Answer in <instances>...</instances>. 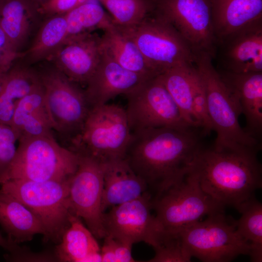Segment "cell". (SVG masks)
Listing matches in <instances>:
<instances>
[{
  "label": "cell",
  "mask_w": 262,
  "mask_h": 262,
  "mask_svg": "<svg viewBox=\"0 0 262 262\" xmlns=\"http://www.w3.org/2000/svg\"><path fill=\"white\" fill-rule=\"evenodd\" d=\"M18 139V134L10 125L0 123V143L16 142Z\"/></svg>",
  "instance_id": "40"
},
{
  "label": "cell",
  "mask_w": 262,
  "mask_h": 262,
  "mask_svg": "<svg viewBox=\"0 0 262 262\" xmlns=\"http://www.w3.org/2000/svg\"><path fill=\"white\" fill-rule=\"evenodd\" d=\"M219 69L233 72H262V20L217 40Z\"/></svg>",
  "instance_id": "15"
},
{
  "label": "cell",
  "mask_w": 262,
  "mask_h": 262,
  "mask_svg": "<svg viewBox=\"0 0 262 262\" xmlns=\"http://www.w3.org/2000/svg\"><path fill=\"white\" fill-rule=\"evenodd\" d=\"M8 259L14 261H41L50 262L57 260L55 256H52L49 254L34 253L27 251L26 249L22 250L17 254L7 256Z\"/></svg>",
  "instance_id": "37"
},
{
  "label": "cell",
  "mask_w": 262,
  "mask_h": 262,
  "mask_svg": "<svg viewBox=\"0 0 262 262\" xmlns=\"http://www.w3.org/2000/svg\"><path fill=\"white\" fill-rule=\"evenodd\" d=\"M192 257L204 262H229L249 255L250 244L238 234L235 220L224 212L207 216L178 230Z\"/></svg>",
  "instance_id": "9"
},
{
  "label": "cell",
  "mask_w": 262,
  "mask_h": 262,
  "mask_svg": "<svg viewBox=\"0 0 262 262\" xmlns=\"http://www.w3.org/2000/svg\"><path fill=\"white\" fill-rule=\"evenodd\" d=\"M104 51L124 68L152 78L158 75L148 66L132 39L115 25L104 31L101 37Z\"/></svg>",
  "instance_id": "26"
},
{
  "label": "cell",
  "mask_w": 262,
  "mask_h": 262,
  "mask_svg": "<svg viewBox=\"0 0 262 262\" xmlns=\"http://www.w3.org/2000/svg\"><path fill=\"white\" fill-rule=\"evenodd\" d=\"M235 220L237 231L251 246L249 256L253 262L262 261V204L255 197L246 203Z\"/></svg>",
  "instance_id": "30"
},
{
  "label": "cell",
  "mask_w": 262,
  "mask_h": 262,
  "mask_svg": "<svg viewBox=\"0 0 262 262\" xmlns=\"http://www.w3.org/2000/svg\"><path fill=\"white\" fill-rule=\"evenodd\" d=\"M213 60L207 54H198L194 65L204 88L209 115L216 133L213 147L257 155L261 143L240 125L242 112L239 104L214 67Z\"/></svg>",
  "instance_id": "3"
},
{
  "label": "cell",
  "mask_w": 262,
  "mask_h": 262,
  "mask_svg": "<svg viewBox=\"0 0 262 262\" xmlns=\"http://www.w3.org/2000/svg\"><path fill=\"white\" fill-rule=\"evenodd\" d=\"M151 204L159 224L170 230H181L204 216L224 212L226 207L207 194L189 171L181 180L151 199Z\"/></svg>",
  "instance_id": "7"
},
{
  "label": "cell",
  "mask_w": 262,
  "mask_h": 262,
  "mask_svg": "<svg viewBox=\"0 0 262 262\" xmlns=\"http://www.w3.org/2000/svg\"><path fill=\"white\" fill-rule=\"evenodd\" d=\"M194 67V64L180 65L159 76L185 121L192 127L199 128L192 110Z\"/></svg>",
  "instance_id": "27"
},
{
  "label": "cell",
  "mask_w": 262,
  "mask_h": 262,
  "mask_svg": "<svg viewBox=\"0 0 262 262\" xmlns=\"http://www.w3.org/2000/svg\"><path fill=\"white\" fill-rule=\"evenodd\" d=\"M101 262H116L114 251V239L110 236L104 237V242L100 248Z\"/></svg>",
  "instance_id": "39"
},
{
  "label": "cell",
  "mask_w": 262,
  "mask_h": 262,
  "mask_svg": "<svg viewBox=\"0 0 262 262\" xmlns=\"http://www.w3.org/2000/svg\"><path fill=\"white\" fill-rule=\"evenodd\" d=\"M15 157L0 184L10 180L64 181L76 172L78 152L60 146L52 134L18 139Z\"/></svg>",
  "instance_id": "4"
},
{
  "label": "cell",
  "mask_w": 262,
  "mask_h": 262,
  "mask_svg": "<svg viewBox=\"0 0 262 262\" xmlns=\"http://www.w3.org/2000/svg\"><path fill=\"white\" fill-rule=\"evenodd\" d=\"M65 15L67 24L66 39L90 33L97 29L105 31L115 25L110 15L98 0L86 1Z\"/></svg>",
  "instance_id": "29"
},
{
  "label": "cell",
  "mask_w": 262,
  "mask_h": 262,
  "mask_svg": "<svg viewBox=\"0 0 262 262\" xmlns=\"http://www.w3.org/2000/svg\"><path fill=\"white\" fill-rule=\"evenodd\" d=\"M0 224L13 243L30 241L37 234H45L35 215L17 199L0 191Z\"/></svg>",
  "instance_id": "23"
},
{
  "label": "cell",
  "mask_w": 262,
  "mask_h": 262,
  "mask_svg": "<svg viewBox=\"0 0 262 262\" xmlns=\"http://www.w3.org/2000/svg\"><path fill=\"white\" fill-rule=\"evenodd\" d=\"M90 0H46L38 6L41 14L51 16L65 14L77 6Z\"/></svg>",
  "instance_id": "35"
},
{
  "label": "cell",
  "mask_w": 262,
  "mask_h": 262,
  "mask_svg": "<svg viewBox=\"0 0 262 262\" xmlns=\"http://www.w3.org/2000/svg\"><path fill=\"white\" fill-rule=\"evenodd\" d=\"M156 13L170 23L196 55L215 58L214 34L211 0H153Z\"/></svg>",
  "instance_id": "10"
},
{
  "label": "cell",
  "mask_w": 262,
  "mask_h": 262,
  "mask_svg": "<svg viewBox=\"0 0 262 262\" xmlns=\"http://www.w3.org/2000/svg\"><path fill=\"white\" fill-rule=\"evenodd\" d=\"M110 14L114 24L130 28L141 23L153 13V0H98Z\"/></svg>",
  "instance_id": "31"
},
{
  "label": "cell",
  "mask_w": 262,
  "mask_h": 262,
  "mask_svg": "<svg viewBox=\"0 0 262 262\" xmlns=\"http://www.w3.org/2000/svg\"><path fill=\"white\" fill-rule=\"evenodd\" d=\"M102 53L101 37L90 33L66 39L47 60L71 81L86 84Z\"/></svg>",
  "instance_id": "16"
},
{
  "label": "cell",
  "mask_w": 262,
  "mask_h": 262,
  "mask_svg": "<svg viewBox=\"0 0 262 262\" xmlns=\"http://www.w3.org/2000/svg\"><path fill=\"white\" fill-rule=\"evenodd\" d=\"M39 74L52 129L73 139L91 108L84 91L55 67Z\"/></svg>",
  "instance_id": "11"
},
{
  "label": "cell",
  "mask_w": 262,
  "mask_h": 262,
  "mask_svg": "<svg viewBox=\"0 0 262 262\" xmlns=\"http://www.w3.org/2000/svg\"><path fill=\"white\" fill-rule=\"evenodd\" d=\"M192 110L195 120L203 135L209 134L213 131V127L208 113L204 88L195 66L193 72Z\"/></svg>",
  "instance_id": "33"
},
{
  "label": "cell",
  "mask_w": 262,
  "mask_h": 262,
  "mask_svg": "<svg viewBox=\"0 0 262 262\" xmlns=\"http://www.w3.org/2000/svg\"><path fill=\"white\" fill-rule=\"evenodd\" d=\"M38 6L31 0H0V27L21 51L37 19Z\"/></svg>",
  "instance_id": "24"
},
{
  "label": "cell",
  "mask_w": 262,
  "mask_h": 262,
  "mask_svg": "<svg viewBox=\"0 0 262 262\" xmlns=\"http://www.w3.org/2000/svg\"><path fill=\"white\" fill-rule=\"evenodd\" d=\"M126 96L125 110L131 132L162 127H193L183 118L159 75L146 80Z\"/></svg>",
  "instance_id": "12"
},
{
  "label": "cell",
  "mask_w": 262,
  "mask_h": 262,
  "mask_svg": "<svg viewBox=\"0 0 262 262\" xmlns=\"http://www.w3.org/2000/svg\"><path fill=\"white\" fill-rule=\"evenodd\" d=\"M0 246L3 247L10 252L9 255H13L18 253L22 247L19 246L17 244L10 241L8 238H4L0 233Z\"/></svg>",
  "instance_id": "41"
},
{
  "label": "cell",
  "mask_w": 262,
  "mask_h": 262,
  "mask_svg": "<svg viewBox=\"0 0 262 262\" xmlns=\"http://www.w3.org/2000/svg\"><path fill=\"white\" fill-rule=\"evenodd\" d=\"M95 236L82 224L81 218L72 213L69 225L56 246L55 257L60 262H100V247Z\"/></svg>",
  "instance_id": "22"
},
{
  "label": "cell",
  "mask_w": 262,
  "mask_h": 262,
  "mask_svg": "<svg viewBox=\"0 0 262 262\" xmlns=\"http://www.w3.org/2000/svg\"><path fill=\"white\" fill-rule=\"evenodd\" d=\"M40 82L39 74L25 66L0 73V123L10 125L18 102Z\"/></svg>",
  "instance_id": "25"
},
{
  "label": "cell",
  "mask_w": 262,
  "mask_h": 262,
  "mask_svg": "<svg viewBox=\"0 0 262 262\" xmlns=\"http://www.w3.org/2000/svg\"><path fill=\"white\" fill-rule=\"evenodd\" d=\"M120 28L132 39L146 63L158 75L175 66L194 63L196 55L186 41L154 11L137 25Z\"/></svg>",
  "instance_id": "8"
},
{
  "label": "cell",
  "mask_w": 262,
  "mask_h": 262,
  "mask_svg": "<svg viewBox=\"0 0 262 262\" xmlns=\"http://www.w3.org/2000/svg\"><path fill=\"white\" fill-rule=\"evenodd\" d=\"M114 251L116 262H134L131 254L132 245L114 239Z\"/></svg>",
  "instance_id": "38"
},
{
  "label": "cell",
  "mask_w": 262,
  "mask_h": 262,
  "mask_svg": "<svg viewBox=\"0 0 262 262\" xmlns=\"http://www.w3.org/2000/svg\"><path fill=\"white\" fill-rule=\"evenodd\" d=\"M213 30L219 39L262 20V0H211Z\"/></svg>",
  "instance_id": "21"
},
{
  "label": "cell",
  "mask_w": 262,
  "mask_h": 262,
  "mask_svg": "<svg viewBox=\"0 0 262 262\" xmlns=\"http://www.w3.org/2000/svg\"><path fill=\"white\" fill-rule=\"evenodd\" d=\"M24 52L18 51L0 27V73L10 69L16 60L23 57Z\"/></svg>",
  "instance_id": "34"
},
{
  "label": "cell",
  "mask_w": 262,
  "mask_h": 262,
  "mask_svg": "<svg viewBox=\"0 0 262 262\" xmlns=\"http://www.w3.org/2000/svg\"><path fill=\"white\" fill-rule=\"evenodd\" d=\"M154 257L150 262H189L192 256L178 230L164 229L155 246Z\"/></svg>",
  "instance_id": "32"
},
{
  "label": "cell",
  "mask_w": 262,
  "mask_h": 262,
  "mask_svg": "<svg viewBox=\"0 0 262 262\" xmlns=\"http://www.w3.org/2000/svg\"><path fill=\"white\" fill-rule=\"evenodd\" d=\"M131 135L125 109L107 103L91 107L73 150L104 163L124 159Z\"/></svg>",
  "instance_id": "6"
},
{
  "label": "cell",
  "mask_w": 262,
  "mask_h": 262,
  "mask_svg": "<svg viewBox=\"0 0 262 262\" xmlns=\"http://www.w3.org/2000/svg\"><path fill=\"white\" fill-rule=\"evenodd\" d=\"M69 179L10 180L1 184L0 191L17 199L35 215L44 228L46 240L58 243L69 225L72 214L68 197Z\"/></svg>",
  "instance_id": "5"
},
{
  "label": "cell",
  "mask_w": 262,
  "mask_h": 262,
  "mask_svg": "<svg viewBox=\"0 0 262 262\" xmlns=\"http://www.w3.org/2000/svg\"><path fill=\"white\" fill-rule=\"evenodd\" d=\"M197 128L162 127L131 132L124 159L152 199L181 180L203 146Z\"/></svg>",
  "instance_id": "1"
},
{
  "label": "cell",
  "mask_w": 262,
  "mask_h": 262,
  "mask_svg": "<svg viewBox=\"0 0 262 262\" xmlns=\"http://www.w3.org/2000/svg\"><path fill=\"white\" fill-rule=\"evenodd\" d=\"M14 142L0 143V180L7 171L16 150Z\"/></svg>",
  "instance_id": "36"
},
{
  "label": "cell",
  "mask_w": 262,
  "mask_h": 262,
  "mask_svg": "<svg viewBox=\"0 0 262 262\" xmlns=\"http://www.w3.org/2000/svg\"><path fill=\"white\" fill-rule=\"evenodd\" d=\"M77 152L79 155L78 167L69 181L70 212L84 221L96 238H104L102 164L85 153Z\"/></svg>",
  "instance_id": "13"
},
{
  "label": "cell",
  "mask_w": 262,
  "mask_h": 262,
  "mask_svg": "<svg viewBox=\"0 0 262 262\" xmlns=\"http://www.w3.org/2000/svg\"><path fill=\"white\" fill-rule=\"evenodd\" d=\"M217 71L245 116L246 127L245 130L260 141L262 133V72L238 73L221 69Z\"/></svg>",
  "instance_id": "18"
},
{
  "label": "cell",
  "mask_w": 262,
  "mask_h": 262,
  "mask_svg": "<svg viewBox=\"0 0 262 262\" xmlns=\"http://www.w3.org/2000/svg\"><path fill=\"white\" fill-rule=\"evenodd\" d=\"M32 1H33L34 3H35L36 4L38 5V6L45 1L46 0H31Z\"/></svg>",
  "instance_id": "42"
},
{
  "label": "cell",
  "mask_w": 262,
  "mask_h": 262,
  "mask_svg": "<svg viewBox=\"0 0 262 262\" xmlns=\"http://www.w3.org/2000/svg\"><path fill=\"white\" fill-rule=\"evenodd\" d=\"M148 192L134 200L111 208L103 214L106 235L133 245L143 242L152 247L164 228L151 213Z\"/></svg>",
  "instance_id": "14"
},
{
  "label": "cell",
  "mask_w": 262,
  "mask_h": 262,
  "mask_svg": "<svg viewBox=\"0 0 262 262\" xmlns=\"http://www.w3.org/2000/svg\"><path fill=\"white\" fill-rule=\"evenodd\" d=\"M150 78L124 68L103 49L100 61L86 83L84 93L91 107L103 105L118 95H127Z\"/></svg>",
  "instance_id": "17"
},
{
  "label": "cell",
  "mask_w": 262,
  "mask_h": 262,
  "mask_svg": "<svg viewBox=\"0 0 262 262\" xmlns=\"http://www.w3.org/2000/svg\"><path fill=\"white\" fill-rule=\"evenodd\" d=\"M10 126L17 133L19 139L52 134L41 82L18 102Z\"/></svg>",
  "instance_id": "20"
},
{
  "label": "cell",
  "mask_w": 262,
  "mask_h": 262,
  "mask_svg": "<svg viewBox=\"0 0 262 262\" xmlns=\"http://www.w3.org/2000/svg\"><path fill=\"white\" fill-rule=\"evenodd\" d=\"M102 164L103 188L101 209L103 213L108 208L139 198L148 192L146 183L125 159Z\"/></svg>",
  "instance_id": "19"
},
{
  "label": "cell",
  "mask_w": 262,
  "mask_h": 262,
  "mask_svg": "<svg viewBox=\"0 0 262 262\" xmlns=\"http://www.w3.org/2000/svg\"><path fill=\"white\" fill-rule=\"evenodd\" d=\"M214 199L239 212L262 186V168L257 155L203 146L188 170Z\"/></svg>",
  "instance_id": "2"
},
{
  "label": "cell",
  "mask_w": 262,
  "mask_h": 262,
  "mask_svg": "<svg viewBox=\"0 0 262 262\" xmlns=\"http://www.w3.org/2000/svg\"><path fill=\"white\" fill-rule=\"evenodd\" d=\"M67 33L66 15L49 16L40 27L32 45L24 52V57L32 63L48 60L63 45Z\"/></svg>",
  "instance_id": "28"
}]
</instances>
